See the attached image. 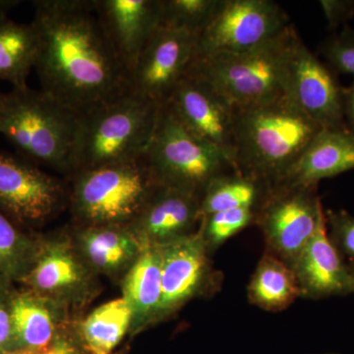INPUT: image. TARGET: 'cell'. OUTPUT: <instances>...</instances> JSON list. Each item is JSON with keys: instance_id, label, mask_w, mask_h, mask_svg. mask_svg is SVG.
I'll list each match as a JSON object with an SVG mask.
<instances>
[{"instance_id": "obj_23", "label": "cell", "mask_w": 354, "mask_h": 354, "mask_svg": "<svg viewBox=\"0 0 354 354\" xmlns=\"http://www.w3.org/2000/svg\"><path fill=\"white\" fill-rule=\"evenodd\" d=\"M38 50V37L32 23L20 24L8 15L0 16V81L13 88L28 87Z\"/></svg>"}, {"instance_id": "obj_19", "label": "cell", "mask_w": 354, "mask_h": 354, "mask_svg": "<svg viewBox=\"0 0 354 354\" xmlns=\"http://www.w3.org/2000/svg\"><path fill=\"white\" fill-rule=\"evenodd\" d=\"M353 169V133L348 127L322 128L297 164L277 185L317 187L323 179Z\"/></svg>"}, {"instance_id": "obj_26", "label": "cell", "mask_w": 354, "mask_h": 354, "mask_svg": "<svg viewBox=\"0 0 354 354\" xmlns=\"http://www.w3.org/2000/svg\"><path fill=\"white\" fill-rule=\"evenodd\" d=\"M131 325V310L118 298L93 310L81 324V334L91 353L111 354Z\"/></svg>"}, {"instance_id": "obj_8", "label": "cell", "mask_w": 354, "mask_h": 354, "mask_svg": "<svg viewBox=\"0 0 354 354\" xmlns=\"http://www.w3.org/2000/svg\"><path fill=\"white\" fill-rule=\"evenodd\" d=\"M325 218L317 187L276 185L255 211L267 253L291 268Z\"/></svg>"}, {"instance_id": "obj_37", "label": "cell", "mask_w": 354, "mask_h": 354, "mask_svg": "<svg viewBox=\"0 0 354 354\" xmlns=\"http://www.w3.org/2000/svg\"><path fill=\"white\" fill-rule=\"evenodd\" d=\"M349 272H351V293H354V266L349 268Z\"/></svg>"}, {"instance_id": "obj_27", "label": "cell", "mask_w": 354, "mask_h": 354, "mask_svg": "<svg viewBox=\"0 0 354 354\" xmlns=\"http://www.w3.org/2000/svg\"><path fill=\"white\" fill-rule=\"evenodd\" d=\"M39 242L0 211V283L21 281L38 252Z\"/></svg>"}, {"instance_id": "obj_35", "label": "cell", "mask_w": 354, "mask_h": 354, "mask_svg": "<svg viewBox=\"0 0 354 354\" xmlns=\"http://www.w3.org/2000/svg\"><path fill=\"white\" fill-rule=\"evenodd\" d=\"M18 0H0V16L8 15V12L19 6Z\"/></svg>"}, {"instance_id": "obj_29", "label": "cell", "mask_w": 354, "mask_h": 354, "mask_svg": "<svg viewBox=\"0 0 354 354\" xmlns=\"http://www.w3.org/2000/svg\"><path fill=\"white\" fill-rule=\"evenodd\" d=\"M254 209H230L203 216L198 230L201 232L209 253L211 254L234 235L254 223Z\"/></svg>"}, {"instance_id": "obj_38", "label": "cell", "mask_w": 354, "mask_h": 354, "mask_svg": "<svg viewBox=\"0 0 354 354\" xmlns=\"http://www.w3.org/2000/svg\"><path fill=\"white\" fill-rule=\"evenodd\" d=\"M0 354H26L22 353H6V351H0Z\"/></svg>"}, {"instance_id": "obj_7", "label": "cell", "mask_w": 354, "mask_h": 354, "mask_svg": "<svg viewBox=\"0 0 354 354\" xmlns=\"http://www.w3.org/2000/svg\"><path fill=\"white\" fill-rule=\"evenodd\" d=\"M144 160L157 185L201 197L212 181L235 171L228 156L188 131L165 104Z\"/></svg>"}, {"instance_id": "obj_11", "label": "cell", "mask_w": 354, "mask_h": 354, "mask_svg": "<svg viewBox=\"0 0 354 354\" xmlns=\"http://www.w3.org/2000/svg\"><path fill=\"white\" fill-rule=\"evenodd\" d=\"M198 39L193 32L158 28L133 67L130 92L158 106L167 104L194 62Z\"/></svg>"}, {"instance_id": "obj_20", "label": "cell", "mask_w": 354, "mask_h": 354, "mask_svg": "<svg viewBox=\"0 0 354 354\" xmlns=\"http://www.w3.org/2000/svg\"><path fill=\"white\" fill-rule=\"evenodd\" d=\"M73 241L88 267L109 277L127 274L145 247L129 225L78 227Z\"/></svg>"}, {"instance_id": "obj_14", "label": "cell", "mask_w": 354, "mask_h": 354, "mask_svg": "<svg viewBox=\"0 0 354 354\" xmlns=\"http://www.w3.org/2000/svg\"><path fill=\"white\" fill-rule=\"evenodd\" d=\"M39 242L29 271L21 279L28 290L60 306L78 304L94 288V271L67 236Z\"/></svg>"}, {"instance_id": "obj_10", "label": "cell", "mask_w": 354, "mask_h": 354, "mask_svg": "<svg viewBox=\"0 0 354 354\" xmlns=\"http://www.w3.org/2000/svg\"><path fill=\"white\" fill-rule=\"evenodd\" d=\"M69 202L64 183L24 158L0 151V211L21 227H38Z\"/></svg>"}, {"instance_id": "obj_31", "label": "cell", "mask_w": 354, "mask_h": 354, "mask_svg": "<svg viewBox=\"0 0 354 354\" xmlns=\"http://www.w3.org/2000/svg\"><path fill=\"white\" fill-rule=\"evenodd\" d=\"M330 239L342 255L354 262V216L346 211L325 212Z\"/></svg>"}, {"instance_id": "obj_21", "label": "cell", "mask_w": 354, "mask_h": 354, "mask_svg": "<svg viewBox=\"0 0 354 354\" xmlns=\"http://www.w3.org/2000/svg\"><path fill=\"white\" fill-rule=\"evenodd\" d=\"M14 353L32 354L48 348L62 306L30 290L13 292Z\"/></svg>"}, {"instance_id": "obj_16", "label": "cell", "mask_w": 354, "mask_h": 354, "mask_svg": "<svg viewBox=\"0 0 354 354\" xmlns=\"http://www.w3.org/2000/svg\"><path fill=\"white\" fill-rule=\"evenodd\" d=\"M199 195L157 186L130 227L144 246H162L194 234L201 221Z\"/></svg>"}, {"instance_id": "obj_34", "label": "cell", "mask_w": 354, "mask_h": 354, "mask_svg": "<svg viewBox=\"0 0 354 354\" xmlns=\"http://www.w3.org/2000/svg\"><path fill=\"white\" fill-rule=\"evenodd\" d=\"M342 109L346 127L354 134V79L351 85L342 88Z\"/></svg>"}, {"instance_id": "obj_22", "label": "cell", "mask_w": 354, "mask_h": 354, "mask_svg": "<svg viewBox=\"0 0 354 354\" xmlns=\"http://www.w3.org/2000/svg\"><path fill=\"white\" fill-rule=\"evenodd\" d=\"M123 299L131 310V328L155 323L162 297V254L160 247H144L141 255L124 274Z\"/></svg>"}, {"instance_id": "obj_36", "label": "cell", "mask_w": 354, "mask_h": 354, "mask_svg": "<svg viewBox=\"0 0 354 354\" xmlns=\"http://www.w3.org/2000/svg\"><path fill=\"white\" fill-rule=\"evenodd\" d=\"M41 354H75V353L66 344H59L50 349H46V351Z\"/></svg>"}, {"instance_id": "obj_33", "label": "cell", "mask_w": 354, "mask_h": 354, "mask_svg": "<svg viewBox=\"0 0 354 354\" xmlns=\"http://www.w3.org/2000/svg\"><path fill=\"white\" fill-rule=\"evenodd\" d=\"M319 3L330 30L344 27L354 16V0H322Z\"/></svg>"}, {"instance_id": "obj_5", "label": "cell", "mask_w": 354, "mask_h": 354, "mask_svg": "<svg viewBox=\"0 0 354 354\" xmlns=\"http://www.w3.org/2000/svg\"><path fill=\"white\" fill-rule=\"evenodd\" d=\"M298 38L290 24L252 50L195 58L186 75L209 84L234 108L272 101L286 95L288 59Z\"/></svg>"}, {"instance_id": "obj_9", "label": "cell", "mask_w": 354, "mask_h": 354, "mask_svg": "<svg viewBox=\"0 0 354 354\" xmlns=\"http://www.w3.org/2000/svg\"><path fill=\"white\" fill-rule=\"evenodd\" d=\"M290 24L285 11L271 0H220L199 36L195 58L252 50Z\"/></svg>"}, {"instance_id": "obj_25", "label": "cell", "mask_w": 354, "mask_h": 354, "mask_svg": "<svg viewBox=\"0 0 354 354\" xmlns=\"http://www.w3.org/2000/svg\"><path fill=\"white\" fill-rule=\"evenodd\" d=\"M270 187L257 179L232 171L209 183L201 199V216L237 209L256 211Z\"/></svg>"}, {"instance_id": "obj_15", "label": "cell", "mask_w": 354, "mask_h": 354, "mask_svg": "<svg viewBox=\"0 0 354 354\" xmlns=\"http://www.w3.org/2000/svg\"><path fill=\"white\" fill-rule=\"evenodd\" d=\"M165 106L188 131L220 149L232 162L235 108L215 88L185 75Z\"/></svg>"}, {"instance_id": "obj_4", "label": "cell", "mask_w": 354, "mask_h": 354, "mask_svg": "<svg viewBox=\"0 0 354 354\" xmlns=\"http://www.w3.org/2000/svg\"><path fill=\"white\" fill-rule=\"evenodd\" d=\"M160 108L130 92L79 116L71 176L79 171L144 158Z\"/></svg>"}, {"instance_id": "obj_17", "label": "cell", "mask_w": 354, "mask_h": 354, "mask_svg": "<svg viewBox=\"0 0 354 354\" xmlns=\"http://www.w3.org/2000/svg\"><path fill=\"white\" fill-rule=\"evenodd\" d=\"M106 36L130 74L160 27L162 0H94Z\"/></svg>"}, {"instance_id": "obj_28", "label": "cell", "mask_w": 354, "mask_h": 354, "mask_svg": "<svg viewBox=\"0 0 354 354\" xmlns=\"http://www.w3.org/2000/svg\"><path fill=\"white\" fill-rule=\"evenodd\" d=\"M218 3L220 0H162L160 27L200 36L213 18Z\"/></svg>"}, {"instance_id": "obj_24", "label": "cell", "mask_w": 354, "mask_h": 354, "mask_svg": "<svg viewBox=\"0 0 354 354\" xmlns=\"http://www.w3.org/2000/svg\"><path fill=\"white\" fill-rule=\"evenodd\" d=\"M251 304L266 311H283L290 306L301 290L295 272L283 261L266 253L260 260L247 288Z\"/></svg>"}, {"instance_id": "obj_1", "label": "cell", "mask_w": 354, "mask_h": 354, "mask_svg": "<svg viewBox=\"0 0 354 354\" xmlns=\"http://www.w3.org/2000/svg\"><path fill=\"white\" fill-rule=\"evenodd\" d=\"M41 90L77 115L131 91L130 72L99 19L94 0H37Z\"/></svg>"}, {"instance_id": "obj_18", "label": "cell", "mask_w": 354, "mask_h": 354, "mask_svg": "<svg viewBox=\"0 0 354 354\" xmlns=\"http://www.w3.org/2000/svg\"><path fill=\"white\" fill-rule=\"evenodd\" d=\"M291 269L302 297L321 299L351 293L349 267L330 239L326 215Z\"/></svg>"}, {"instance_id": "obj_3", "label": "cell", "mask_w": 354, "mask_h": 354, "mask_svg": "<svg viewBox=\"0 0 354 354\" xmlns=\"http://www.w3.org/2000/svg\"><path fill=\"white\" fill-rule=\"evenodd\" d=\"M79 115L29 87L0 93V134L35 165L71 176Z\"/></svg>"}, {"instance_id": "obj_6", "label": "cell", "mask_w": 354, "mask_h": 354, "mask_svg": "<svg viewBox=\"0 0 354 354\" xmlns=\"http://www.w3.org/2000/svg\"><path fill=\"white\" fill-rule=\"evenodd\" d=\"M71 177L69 203L78 227L130 225L158 186L144 158Z\"/></svg>"}, {"instance_id": "obj_30", "label": "cell", "mask_w": 354, "mask_h": 354, "mask_svg": "<svg viewBox=\"0 0 354 354\" xmlns=\"http://www.w3.org/2000/svg\"><path fill=\"white\" fill-rule=\"evenodd\" d=\"M320 53L335 73L348 74L354 79V29L344 26L341 31L321 44Z\"/></svg>"}, {"instance_id": "obj_13", "label": "cell", "mask_w": 354, "mask_h": 354, "mask_svg": "<svg viewBox=\"0 0 354 354\" xmlns=\"http://www.w3.org/2000/svg\"><path fill=\"white\" fill-rule=\"evenodd\" d=\"M337 73L298 38L288 59L286 95L322 128H346Z\"/></svg>"}, {"instance_id": "obj_2", "label": "cell", "mask_w": 354, "mask_h": 354, "mask_svg": "<svg viewBox=\"0 0 354 354\" xmlns=\"http://www.w3.org/2000/svg\"><path fill=\"white\" fill-rule=\"evenodd\" d=\"M321 129L286 95L235 108V171L271 188L283 180Z\"/></svg>"}, {"instance_id": "obj_12", "label": "cell", "mask_w": 354, "mask_h": 354, "mask_svg": "<svg viewBox=\"0 0 354 354\" xmlns=\"http://www.w3.org/2000/svg\"><path fill=\"white\" fill-rule=\"evenodd\" d=\"M158 247L162 254V297L155 323L171 316L193 298L220 288L221 283L199 230Z\"/></svg>"}, {"instance_id": "obj_32", "label": "cell", "mask_w": 354, "mask_h": 354, "mask_svg": "<svg viewBox=\"0 0 354 354\" xmlns=\"http://www.w3.org/2000/svg\"><path fill=\"white\" fill-rule=\"evenodd\" d=\"M10 285L0 283V351L14 353V330L12 321L13 291L9 290Z\"/></svg>"}]
</instances>
